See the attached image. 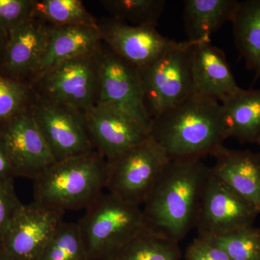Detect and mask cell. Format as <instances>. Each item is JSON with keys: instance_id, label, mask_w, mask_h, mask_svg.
Listing matches in <instances>:
<instances>
[{"instance_id": "8992f818", "label": "cell", "mask_w": 260, "mask_h": 260, "mask_svg": "<svg viewBox=\"0 0 260 260\" xmlns=\"http://www.w3.org/2000/svg\"><path fill=\"white\" fill-rule=\"evenodd\" d=\"M169 161L149 136L140 144L107 160L106 188L122 201L140 206L148 200Z\"/></svg>"}, {"instance_id": "2e32d148", "label": "cell", "mask_w": 260, "mask_h": 260, "mask_svg": "<svg viewBox=\"0 0 260 260\" xmlns=\"http://www.w3.org/2000/svg\"><path fill=\"white\" fill-rule=\"evenodd\" d=\"M190 64L195 96L222 104L240 88L223 51L211 42L192 43Z\"/></svg>"}, {"instance_id": "7a4b0ae2", "label": "cell", "mask_w": 260, "mask_h": 260, "mask_svg": "<svg viewBox=\"0 0 260 260\" xmlns=\"http://www.w3.org/2000/svg\"><path fill=\"white\" fill-rule=\"evenodd\" d=\"M149 136L170 160L214 155L228 139L221 104L193 95L153 119Z\"/></svg>"}, {"instance_id": "4fadbf2b", "label": "cell", "mask_w": 260, "mask_h": 260, "mask_svg": "<svg viewBox=\"0 0 260 260\" xmlns=\"http://www.w3.org/2000/svg\"><path fill=\"white\" fill-rule=\"evenodd\" d=\"M102 42L121 59L141 70L156 61L177 43L155 27L135 26L116 19L99 23Z\"/></svg>"}, {"instance_id": "52a82bcc", "label": "cell", "mask_w": 260, "mask_h": 260, "mask_svg": "<svg viewBox=\"0 0 260 260\" xmlns=\"http://www.w3.org/2000/svg\"><path fill=\"white\" fill-rule=\"evenodd\" d=\"M192 43L178 42L156 61L139 70L145 103L152 120L193 96Z\"/></svg>"}, {"instance_id": "5b68a950", "label": "cell", "mask_w": 260, "mask_h": 260, "mask_svg": "<svg viewBox=\"0 0 260 260\" xmlns=\"http://www.w3.org/2000/svg\"><path fill=\"white\" fill-rule=\"evenodd\" d=\"M102 46L94 52L63 61L32 82L38 96L85 114L98 102Z\"/></svg>"}, {"instance_id": "9c48e42d", "label": "cell", "mask_w": 260, "mask_h": 260, "mask_svg": "<svg viewBox=\"0 0 260 260\" xmlns=\"http://www.w3.org/2000/svg\"><path fill=\"white\" fill-rule=\"evenodd\" d=\"M31 110L56 162L95 150L85 114L48 102L36 93Z\"/></svg>"}, {"instance_id": "603a6c76", "label": "cell", "mask_w": 260, "mask_h": 260, "mask_svg": "<svg viewBox=\"0 0 260 260\" xmlns=\"http://www.w3.org/2000/svg\"><path fill=\"white\" fill-rule=\"evenodd\" d=\"M32 18L50 26L99 27V22L80 0H36Z\"/></svg>"}, {"instance_id": "d4e9b609", "label": "cell", "mask_w": 260, "mask_h": 260, "mask_svg": "<svg viewBox=\"0 0 260 260\" xmlns=\"http://www.w3.org/2000/svg\"><path fill=\"white\" fill-rule=\"evenodd\" d=\"M39 260H89L78 223L63 221L49 239Z\"/></svg>"}, {"instance_id": "30bf717a", "label": "cell", "mask_w": 260, "mask_h": 260, "mask_svg": "<svg viewBox=\"0 0 260 260\" xmlns=\"http://www.w3.org/2000/svg\"><path fill=\"white\" fill-rule=\"evenodd\" d=\"M258 214L250 203L210 169L195 221L199 237H216L252 225Z\"/></svg>"}, {"instance_id": "4dcf8cb0", "label": "cell", "mask_w": 260, "mask_h": 260, "mask_svg": "<svg viewBox=\"0 0 260 260\" xmlns=\"http://www.w3.org/2000/svg\"><path fill=\"white\" fill-rule=\"evenodd\" d=\"M15 175L3 138L0 135V181L14 179Z\"/></svg>"}, {"instance_id": "1f68e13d", "label": "cell", "mask_w": 260, "mask_h": 260, "mask_svg": "<svg viewBox=\"0 0 260 260\" xmlns=\"http://www.w3.org/2000/svg\"><path fill=\"white\" fill-rule=\"evenodd\" d=\"M7 41H8V37L0 30V64H1L2 59H3V54L6 46Z\"/></svg>"}, {"instance_id": "7c38bea8", "label": "cell", "mask_w": 260, "mask_h": 260, "mask_svg": "<svg viewBox=\"0 0 260 260\" xmlns=\"http://www.w3.org/2000/svg\"><path fill=\"white\" fill-rule=\"evenodd\" d=\"M15 177L35 179L56 162L41 133L31 107L0 126Z\"/></svg>"}, {"instance_id": "44dd1931", "label": "cell", "mask_w": 260, "mask_h": 260, "mask_svg": "<svg viewBox=\"0 0 260 260\" xmlns=\"http://www.w3.org/2000/svg\"><path fill=\"white\" fill-rule=\"evenodd\" d=\"M231 22L238 51L260 78V0L239 2Z\"/></svg>"}, {"instance_id": "277c9868", "label": "cell", "mask_w": 260, "mask_h": 260, "mask_svg": "<svg viewBox=\"0 0 260 260\" xmlns=\"http://www.w3.org/2000/svg\"><path fill=\"white\" fill-rule=\"evenodd\" d=\"M85 210L78 225L89 260H107L145 228L140 206L109 192Z\"/></svg>"}, {"instance_id": "9a60e30c", "label": "cell", "mask_w": 260, "mask_h": 260, "mask_svg": "<svg viewBox=\"0 0 260 260\" xmlns=\"http://www.w3.org/2000/svg\"><path fill=\"white\" fill-rule=\"evenodd\" d=\"M49 27L31 18L10 32L0 64V73L31 83L47 47Z\"/></svg>"}, {"instance_id": "ba28073f", "label": "cell", "mask_w": 260, "mask_h": 260, "mask_svg": "<svg viewBox=\"0 0 260 260\" xmlns=\"http://www.w3.org/2000/svg\"><path fill=\"white\" fill-rule=\"evenodd\" d=\"M98 102L117 108L150 133L152 119L145 106L139 70L102 46Z\"/></svg>"}, {"instance_id": "484cf974", "label": "cell", "mask_w": 260, "mask_h": 260, "mask_svg": "<svg viewBox=\"0 0 260 260\" xmlns=\"http://www.w3.org/2000/svg\"><path fill=\"white\" fill-rule=\"evenodd\" d=\"M210 239L225 253L231 260H260V228H241Z\"/></svg>"}, {"instance_id": "ac0fdd59", "label": "cell", "mask_w": 260, "mask_h": 260, "mask_svg": "<svg viewBox=\"0 0 260 260\" xmlns=\"http://www.w3.org/2000/svg\"><path fill=\"white\" fill-rule=\"evenodd\" d=\"M102 44V35L99 27L85 25L49 27L47 47L32 82L63 61L97 51Z\"/></svg>"}, {"instance_id": "cb8c5ba5", "label": "cell", "mask_w": 260, "mask_h": 260, "mask_svg": "<svg viewBox=\"0 0 260 260\" xmlns=\"http://www.w3.org/2000/svg\"><path fill=\"white\" fill-rule=\"evenodd\" d=\"M99 3L112 18L135 26L155 28L167 4L164 0H102Z\"/></svg>"}, {"instance_id": "f546056e", "label": "cell", "mask_w": 260, "mask_h": 260, "mask_svg": "<svg viewBox=\"0 0 260 260\" xmlns=\"http://www.w3.org/2000/svg\"><path fill=\"white\" fill-rule=\"evenodd\" d=\"M185 260H231L226 253L207 238L198 237L186 248Z\"/></svg>"}, {"instance_id": "7402d4cb", "label": "cell", "mask_w": 260, "mask_h": 260, "mask_svg": "<svg viewBox=\"0 0 260 260\" xmlns=\"http://www.w3.org/2000/svg\"><path fill=\"white\" fill-rule=\"evenodd\" d=\"M179 243L145 228L107 260H180Z\"/></svg>"}, {"instance_id": "5bb4252c", "label": "cell", "mask_w": 260, "mask_h": 260, "mask_svg": "<svg viewBox=\"0 0 260 260\" xmlns=\"http://www.w3.org/2000/svg\"><path fill=\"white\" fill-rule=\"evenodd\" d=\"M95 150L106 160L120 155L149 138V133L125 113L107 103L97 102L85 114Z\"/></svg>"}, {"instance_id": "83f0119b", "label": "cell", "mask_w": 260, "mask_h": 260, "mask_svg": "<svg viewBox=\"0 0 260 260\" xmlns=\"http://www.w3.org/2000/svg\"><path fill=\"white\" fill-rule=\"evenodd\" d=\"M36 0H0V30L10 32L32 18Z\"/></svg>"}, {"instance_id": "ffe728a7", "label": "cell", "mask_w": 260, "mask_h": 260, "mask_svg": "<svg viewBox=\"0 0 260 260\" xmlns=\"http://www.w3.org/2000/svg\"><path fill=\"white\" fill-rule=\"evenodd\" d=\"M237 0H186L184 22L188 42H211L210 37L228 21H232Z\"/></svg>"}, {"instance_id": "8fae6325", "label": "cell", "mask_w": 260, "mask_h": 260, "mask_svg": "<svg viewBox=\"0 0 260 260\" xmlns=\"http://www.w3.org/2000/svg\"><path fill=\"white\" fill-rule=\"evenodd\" d=\"M64 213L35 201L22 205L3 237L0 249L15 260H39L62 223Z\"/></svg>"}, {"instance_id": "6da1fadb", "label": "cell", "mask_w": 260, "mask_h": 260, "mask_svg": "<svg viewBox=\"0 0 260 260\" xmlns=\"http://www.w3.org/2000/svg\"><path fill=\"white\" fill-rule=\"evenodd\" d=\"M210 169L201 159L168 162L142 210L145 228L180 242L194 227Z\"/></svg>"}, {"instance_id": "e0dca14e", "label": "cell", "mask_w": 260, "mask_h": 260, "mask_svg": "<svg viewBox=\"0 0 260 260\" xmlns=\"http://www.w3.org/2000/svg\"><path fill=\"white\" fill-rule=\"evenodd\" d=\"M211 172L260 213V153L222 147Z\"/></svg>"}, {"instance_id": "d6a6232c", "label": "cell", "mask_w": 260, "mask_h": 260, "mask_svg": "<svg viewBox=\"0 0 260 260\" xmlns=\"http://www.w3.org/2000/svg\"><path fill=\"white\" fill-rule=\"evenodd\" d=\"M0 260H15L14 258L12 257L9 254H7L5 251L0 249Z\"/></svg>"}, {"instance_id": "4316f807", "label": "cell", "mask_w": 260, "mask_h": 260, "mask_svg": "<svg viewBox=\"0 0 260 260\" xmlns=\"http://www.w3.org/2000/svg\"><path fill=\"white\" fill-rule=\"evenodd\" d=\"M34 95L31 84L0 73V126L31 107Z\"/></svg>"}, {"instance_id": "3957f363", "label": "cell", "mask_w": 260, "mask_h": 260, "mask_svg": "<svg viewBox=\"0 0 260 260\" xmlns=\"http://www.w3.org/2000/svg\"><path fill=\"white\" fill-rule=\"evenodd\" d=\"M34 181L37 203L64 212L86 209L106 188L107 160L94 150L54 162Z\"/></svg>"}, {"instance_id": "f1b7e54d", "label": "cell", "mask_w": 260, "mask_h": 260, "mask_svg": "<svg viewBox=\"0 0 260 260\" xmlns=\"http://www.w3.org/2000/svg\"><path fill=\"white\" fill-rule=\"evenodd\" d=\"M23 203L19 200L14 179L0 181V245L15 214Z\"/></svg>"}, {"instance_id": "d6986e66", "label": "cell", "mask_w": 260, "mask_h": 260, "mask_svg": "<svg viewBox=\"0 0 260 260\" xmlns=\"http://www.w3.org/2000/svg\"><path fill=\"white\" fill-rule=\"evenodd\" d=\"M221 107L227 138L260 146V89L240 88Z\"/></svg>"}]
</instances>
